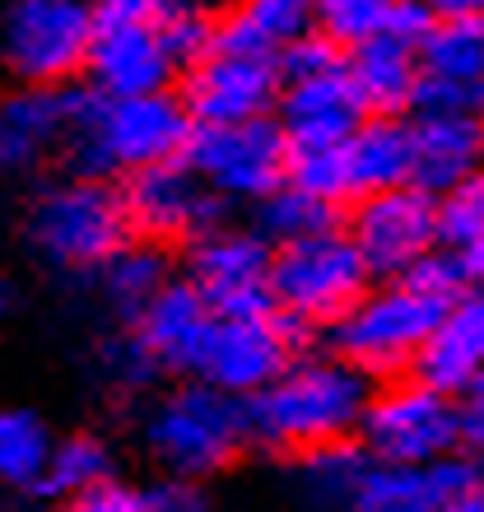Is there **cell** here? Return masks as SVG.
<instances>
[{"label": "cell", "instance_id": "cell-10", "mask_svg": "<svg viewBox=\"0 0 484 512\" xmlns=\"http://www.w3.org/2000/svg\"><path fill=\"white\" fill-rule=\"evenodd\" d=\"M303 354V331H298L280 308L256 312H215L205 350L196 359L191 378L252 401L261 387L280 378L284 368Z\"/></svg>", "mask_w": 484, "mask_h": 512}, {"label": "cell", "instance_id": "cell-16", "mask_svg": "<svg viewBox=\"0 0 484 512\" xmlns=\"http://www.w3.org/2000/svg\"><path fill=\"white\" fill-rule=\"evenodd\" d=\"M275 122L289 135V149H336L368 122V108H363L350 70L336 66L308 80H284Z\"/></svg>", "mask_w": 484, "mask_h": 512}, {"label": "cell", "instance_id": "cell-24", "mask_svg": "<svg viewBox=\"0 0 484 512\" xmlns=\"http://www.w3.org/2000/svg\"><path fill=\"white\" fill-rule=\"evenodd\" d=\"M312 33V0H233L219 14V47L280 61L284 47Z\"/></svg>", "mask_w": 484, "mask_h": 512}, {"label": "cell", "instance_id": "cell-23", "mask_svg": "<svg viewBox=\"0 0 484 512\" xmlns=\"http://www.w3.org/2000/svg\"><path fill=\"white\" fill-rule=\"evenodd\" d=\"M345 168H350L354 201L373 196V191L405 187V182L415 177L410 122H405V117H368V122L345 140Z\"/></svg>", "mask_w": 484, "mask_h": 512}, {"label": "cell", "instance_id": "cell-6", "mask_svg": "<svg viewBox=\"0 0 484 512\" xmlns=\"http://www.w3.org/2000/svg\"><path fill=\"white\" fill-rule=\"evenodd\" d=\"M359 447L382 466H438L461 452V405L433 382L405 378L377 382L363 410Z\"/></svg>", "mask_w": 484, "mask_h": 512}, {"label": "cell", "instance_id": "cell-35", "mask_svg": "<svg viewBox=\"0 0 484 512\" xmlns=\"http://www.w3.org/2000/svg\"><path fill=\"white\" fill-rule=\"evenodd\" d=\"M396 280H405L410 289H419L424 298L443 303V308H452V303L471 289V284H466V275H461L457 252H447V247H433L429 256H419L415 266L405 270V275H396Z\"/></svg>", "mask_w": 484, "mask_h": 512}, {"label": "cell", "instance_id": "cell-38", "mask_svg": "<svg viewBox=\"0 0 484 512\" xmlns=\"http://www.w3.org/2000/svg\"><path fill=\"white\" fill-rule=\"evenodd\" d=\"M66 512H145V489H135V485H126V480L112 475L103 485L66 499Z\"/></svg>", "mask_w": 484, "mask_h": 512}, {"label": "cell", "instance_id": "cell-44", "mask_svg": "<svg viewBox=\"0 0 484 512\" xmlns=\"http://www.w3.org/2000/svg\"><path fill=\"white\" fill-rule=\"evenodd\" d=\"M457 261H461V275H466V284H471V289H484V233L475 238V243L461 247Z\"/></svg>", "mask_w": 484, "mask_h": 512}, {"label": "cell", "instance_id": "cell-47", "mask_svg": "<svg viewBox=\"0 0 484 512\" xmlns=\"http://www.w3.org/2000/svg\"><path fill=\"white\" fill-rule=\"evenodd\" d=\"M191 5H205V10H210V5H224V0H191Z\"/></svg>", "mask_w": 484, "mask_h": 512}, {"label": "cell", "instance_id": "cell-32", "mask_svg": "<svg viewBox=\"0 0 484 512\" xmlns=\"http://www.w3.org/2000/svg\"><path fill=\"white\" fill-rule=\"evenodd\" d=\"M289 182L298 191H308L317 201H326L331 210H350L354 187H350V168H345V145L336 149H294L289 159Z\"/></svg>", "mask_w": 484, "mask_h": 512}, {"label": "cell", "instance_id": "cell-12", "mask_svg": "<svg viewBox=\"0 0 484 512\" xmlns=\"http://www.w3.org/2000/svg\"><path fill=\"white\" fill-rule=\"evenodd\" d=\"M345 233L373 266L377 280H396L415 266L419 256H429L438 243V201L415 182L391 191H373L345 210Z\"/></svg>", "mask_w": 484, "mask_h": 512}, {"label": "cell", "instance_id": "cell-43", "mask_svg": "<svg viewBox=\"0 0 484 512\" xmlns=\"http://www.w3.org/2000/svg\"><path fill=\"white\" fill-rule=\"evenodd\" d=\"M433 19H484V0H424Z\"/></svg>", "mask_w": 484, "mask_h": 512}, {"label": "cell", "instance_id": "cell-11", "mask_svg": "<svg viewBox=\"0 0 484 512\" xmlns=\"http://www.w3.org/2000/svg\"><path fill=\"white\" fill-rule=\"evenodd\" d=\"M280 61L252 52H233V47H210L196 66L182 70L177 98L196 126H238L275 117L280 108Z\"/></svg>", "mask_w": 484, "mask_h": 512}, {"label": "cell", "instance_id": "cell-7", "mask_svg": "<svg viewBox=\"0 0 484 512\" xmlns=\"http://www.w3.org/2000/svg\"><path fill=\"white\" fill-rule=\"evenodd\" d=\"M28 238L47 261L70 270H103L131 243V219L121 187L103 177H70L56 182L28 210Z\"/></svg>", "mask_w": 484, "mask_h": 512}, {"label": "cell", "instance_id": "cell-2", "mask_svg": "<svg viewBox=\"0 0 484 512\" xmlns=\"http://www.w3.org/2000/svg\"><path fill=\"white\" fill-rule=\"evenodd\" d=\"M196 122L187 117L177 89L140 98L108 94H70V131L66 149L80 177H135L159 163H177L187 154Z\"/></svg>", "mask_w": 484, "mask_h": 512}, {"label": "cell", "instance_id": "cell-13", "mask_svg": "<svg viewBox=\"0 0 484 512\" xmlns=\"http://www.w3.org/2000/svg\"><path fill=\"white\" fill-rule=\"evenodd\" d=\"M270 261H275V243L261 229L215 224L196 243H187V280L215 312L275 308Z\"/></svg>", "mask_w": 484, "mask_h": 512}, {"label": "cell", "instance_id": "cell-31", "mask_svg": "<svg viewBox=\"0 0 484 512\" xmlns=\"http://www.w3.org/2000/svg\"><path fill=\"white\" fill-rule=\"evenodd\" d=\"M336 215L340 210H331L326 201H317V196H308V191H298L294 182H284L270 201L256 205V229L280 247V243L312 238V233H322V229H336Z\"/></svg>", "mask_w": 484, "mask_h": 512}, {"label": "cell", "instance_id": "cell-45", "mask_svg": "<svg viewBox=\"0 0 484 512\" xmlns=\"http://www.w3.org/2000/svg\"><path fill=\"white\" fill-rule=\"evenodd\" d=\"M443 512H484V471L475 475L471 485H461L457 494L443 503Z\"/></svg>", "mask_w": 484, "mask_h": 512}, {"label": "cell", "instance_id": "cell-30", "mask_svg": "<svg viewBox=\"0 0 484 512\" xmlns=\"http://www.w3.org/2000/svg\"><path fill=\"white\" fill-rule=\"evenodd\" d=\"M396 5L401 0H312V33H322L340 52H350L359 42L387 33Z\"/></svg>", "mask_w": 484, "mask_h": 512}, {"label": "cell", "instance_id": "cell-1", "mask_svg": "<svg viewBox=\"0 0 484 512\" xmlns=\"http://www.w3.org/2000/svg\"><path fill=\"white\" fill-rule=\"evenodd\" d=\"M373 387L377 382L363 378L340 354L303 350L280 378L247 401L252 443L298 452V457L331 443H354Z\"/></svg>", "mask_w": 484, "mask_h": 512}, {"label": "cell", "instance_id": "cell-14", "mask_svg": "<svg viewBox=\"0 0 484 512\" xmlns=\"http://www.w3.org/2000/svg\"><path fill=\"white\" fill-rule=\"evenodd\" d=\"M121 201L131 233L145 243H196L205 229L224 224V201L205 191V182L191 173L187 163H159L121 182Z\"/></svg>", "mask_w": 484, "mask_h": 512}, {"label": "cell", "instance_id": "cell-8", "mask_svg": "<svg viewBox=\"0 0 484 512\" xmlns=\"http://www.w3.org/2000/svg\"><path fill=\"white\" fill-rule=\"evenodd\" d=\"M89 0H10L0 14V61L28 89H66L94 52Z\"/></svg>", "mask_w": 484, "mask_h": 512}, {"label": "cell", "instance_id": "cell-27", "mask_svg": "<svg viewBox=\"0 0 484 512\" xmlns=\"http://www.w3.org/2000/svg\"><path fill=\"white\" fill-rule=\"evenodd\" d=\"M98 280H103V294L135 322V317L145 312L149 298L173 280V256H168V247H159V243L131 238L108 266L98 270Z\"/></svg>", "mask_w": 484, "mask_h": 512}, {"label": "cell", "instance_id": "cell-39", "mask_svg": "<svg viewBox=\"0 0 484 512\" xmlns=\"http://www.w3.org/2000/svg\"><path fill=\"white\" fill-rule=\"evenodd\" d=\"M98 24H154L177 10V0H89Z\"/></svg>", "mask_w": 484, "mask_h": 512}, {"label": "cell", "instance_id": "cell-19", "mask_svg": "<svg viewBox=\"0 0 484 512\" xmlns=\"http://www.w3.org/2000/svg\"><path fill=\"white\" fill-rule=\"evenodd\" d=\"M480 466L447 457L438 466H382L368 461L359 489L345 512H443V503L461 485H471Z\"/></svg>", "mask_w": 484, "mask_h": 512}, {"label": "cell", "instance_id": "cell-42", "mask_svg": "<svg viewBox=\"0 0 484 512\" xmlns=\"http://www.w3.org/2000/svg\"><path fill=\"white\" fill-rule=\"evenodd\" d=\"M429 28H433L429 5H424V0H401V5H396V14H391L387 33H391V38H401V42H410V47H419Z\"/></svg>", "mask_w": 484, "mask_h": 512}, {"label": "cell", "instance_id": "cell-40", "mask_svg": "<svg viewBox=\"0 0 484 512\" xmlns=\"http://www.w3.org/2000/svg\"><path fill=\"white\" fill-rule=\"evenodd\" d=\"M108 368L117 373V382H149V378H159L154 359H149L145 345H140L135 336L112 340V345H108Z\"/></svg>", "mask_w": 484, "mask_h": 512}, {"label": "cell", "instance_id": "cell-5", "mask_svg": "<svg viewBox=\"0 0 484 512\" xmlns=\"http://www.w3.org/2000/svg\"><path fill=\"white\" fill-rule=\"evenodd\" d=\"M443 312V303L424 298L405 280H382L326 331V350L340 354L345 364H354L373 382L405 378V373H415Z\"/></svg>", "mask_w": 484, "mask_h": 512}, {"label": "cell", "instance_id": "cell-28", "mask_svg": "<svg viewBox=\"0 0 484 512\" xmlns=\"http://www.w3.org/2000/svg\"><path fill=\"white\" fill-rule=\"evenodd\" d=\"M52 429L47 419L24 405H0V485L5 489H42L52 461Z\"/></svg>", "mask_w": 484, "mask_h": 512}, {"label": "cell", "instance_id": "cell-29", "mask_svg": "<svg viewBox=\"0 0 484 512\" xmlns=\"http://www.w3.org/2000/svg\"><path fill=\"white\" fill-rule=\"evenodd\" d=\"M112 447L94 433H70L52 447V461H47V475H42V489L56 494V499H75L84 489L112 480Z\"/></svg>", "mask_w": 484, "mask_h": 512}, {"label": "cell", "instance_id": "cell-18", "mask_svg": "<svg viewBox=\"0 0 484 512\" xmlns=\"http://www.w3.org/2000/svg\"><path fill=\"white\" fill-rule=\"evenodd\" d=\"M410 145H415V182L429 196L466 182L484 168V117L466 112H410Z\"/></svg>", "mask_w": 484, "mask_h": 512}, {"label": "cell", "instance_id": "cell-25", "mask_svg": "<svg viewBox=\"0 0 484 512\" xmlns=\"http://www.w3.org/2000/svg\"><path fill=\"white\" fill-rule=\"evenodd\" d=\"M419 70L424 80L480 94L484 89V19H433L419 42Z\"/></svg>", "mask_w": 484, "mask_h": 512}, {"label": "cell", "instance_id": "cell-34", "mask_svg": "<svg viewBox=\"0 0 484 512\" xmlns=\"http://www.w3.org/2000/svg\"><path fill=\"white\" fill-rule=\"evenodd\" d=\"M163 42H168V52L182 70L196 66L219 38V19L205 5H191V0H177V10L163 19Z\"/></svg>", "mask_w": 484, "mask_h": 512}, {"label": "cell", "instance_id": "cell-33", "mask_svg": "<svg viewBox=\"0 0 484 512\" xmlns=\"http://www.w3.org/2000/svg\"><path fill=\"white\" fill-rule=\"evenodd\" d=\"M433 201H438V243L447 252H461L484 233V168L457 187H447L443 196H433Z\"/></svg>", "mask_w": 484, "mask_h": 512}, {"label": "cell", "instance_id": "cell-48", "mask_svg": "<svg viewBox=\"0 0 484 512\" xmlns=\"http://www.w3.org/2000/svg\"><path fill=\"white\" fill-rule=\"evenodd\" d=\"M475 108H480V117H484V89H480V94H475Z\"/></svg>", "mask_w": 484, "mask_h": 512}, {"label": "cell", "instance_id": "cell-26", "mask_svg": "<svg viewBox=\"0 0 484 512\" xmlns=\"http://www.w3.org/2000/svg\"><path fill=\"white\" fill-rule=\"evenodd\" d=\"M368 452L359 443H331L317 452H303L294 471V485L303 494V503L317 512H345L359 489L363 471H368Z\"/></svg>", "mask_w": 484, "mask_h": 512}, {"label": "cell", "instance_id": "cell-3", "mask_svg": "<svg viewBox=\"0 0 484 512\" xmlns=\"http://www.w3.org/2000/svg\"><path fill=\"white\" fill-rule=\"evenodd\" d=\"M145 452L163 475H182V480H210V475L229 471L238 452L252 443V424H247V401L229 391L210 387L201 378L177 382L163 391L145 415Z\"/></svg>", "mask_w": 484, "mask_h": 512}, {"label": "cell", "instance_id": "cell-15", "mask_svg": "<svg viewBox=\"0 0 484 512\" xmlns=\"http://www.w3.org/2000/svg\"><path fill=\"white\" fill-rule=\"evenodd\" d=\"M94 94L108 98H140V94H168L182 66L173 61L163 28L154 24H98L94 52L84 66Z\"/></svg>", "mask_w": 484, "mask_h": 512}, {"label": "cell", "instance_id": "cell-17", "mask_svg": "<svg viewBox=\"0 0 484 512\" xmlns=\"http://www.w3.org/2000/svg\"><path fill=\"white\" fill-rule=\"evenodd\" d=\"M210 322H215V308L196 294V284L187 275H173L131 322V336L145 345L159 373H187L191 378L205 350V336H210Z\"/></svg>", "mask_w": 484, "mask_h": 512}, {"label": "cell", "instance_id": "cell-4", "mask_svg": "<svg viewBox=\"0 0 484 512\" xmlns=\"http://www.w3.org/2000/svg\"><path fill=\"white\" fill-rule=\"evenodd\" d=\"M373 284V266L363 261V252L340 224L298 243H280L270 261V298L303 336L331 331Z\"/></svg>", "mask_w": 484, "mask_h": 512}, {"label": "cell", "instance_id": "cell-9", "mask_svg": "<svg viewBox=\"0 0 484 512\" xmlns=\"http://www.w3.org/2000/svg\"><path fill=\"white\" fill-rule=\"evenodd\" d=\"M289 159L294 149L275 117L238 126H196L182 154V163L201 177L205 191L224 205L270 201L289 182Z\"/></svg>", "mask_w": 484, "mask_h": 512}, {"label": "cell", "instance_id": "cell-36", "mask_svg": "<svg viewBox=\"0 0 484 512\" xmlns=\"http://www.w3.org/2000/svg\"><path fill=\"white\" fill-rule=\"evenodd\" d=\"M336 66H345V52L336 42H326L322 33H308L280 52V80H308V75H326Z\"/></svg>", "mask_w": 484, "mask_h": 512}, {"label": "cell", "instance_id": "cell-20", "mask_svg": "<svg viewBox=\"0 0 484 512\" xmlns=\"http://www.w3.org/2000/svg\"><path fill=\"white\" fill-rule=\"evenodd\" d=\"M484 373V289L466 294L443 312L438 331L429 336L415 364V378L433 382L447 396H461Z\"/></svg>", "mask_w": 484, "mask_h": 512}, {"label": "cell", "instance_id": "cell-22", "mask_svg": "<svg viewBox=\"0 0 484 512\" xmlns=\"http://www.w3.org/2000/svg\"><path fill=\"white\" fill-rule=\"evenodd\" d=\"M345 70H350L368 117H405L415 108L424 70H419V47H410V42L391 38V33L359 42L345 52Z\"/></svg>", "mask_w": 484, "mask_h": 512}, {"label": "cell", "instance_id": "cell-41", "mask_svg": "<svg viewBox=\"0 0 484 512\" xmlns=\"http://www.w3.org/2000/svg\"><path fill=\"white\" fill-rule=\"evenodd\" d=\"M461 405V447H471L484 457V373L457 396Z\"/></svg>", "mask_w": 484, "mask_h": 512}, {"label": "cell", "instance_id": "cell-21", "mask_svg": "<svg viewBox=\"0 0 484 512\" xmlns=\"http://www.w3.org/2000/svg\"><path fill=\"white\" fill-rule=\"evenodd\" d=\"M70 89H28L0 98V173L38 163L47 149L66 145Z\"/></svg>", "mask_w": 484, "mask_h": 512}, {"label": "cell", "instance_id": "cell-37", "mask_svg": "<svg viewBox=\"0 0 484 512\" xmlns=\"http://www.w3.org/2000/svg\"><path fill=\"white\" fill-rule=\"evenodd\" d=\"M145 512H210V494L201 480L163 475L145 489Z\"/></svg>", "mask_w": 484, "mask_h": 512}, {"label": "cell", "instance_id": "cell-46", "mask_svg": "<svg viewBox=\"0 0 484 512\" xmlns=\"http://www.w3.org/2000/svg\"><path fill=\"white\" fill-rule=\"evenodd\" d=\"M5 312H10V294H5V284H0V322H5Z\"/></svg>", "mask_w": 484, "mask_h": 512}]
</instances>
